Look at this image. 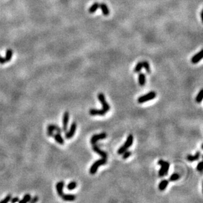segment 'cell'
<instances>
[{"mask_svg":"<svg viewBox=\"0 0 203 203\" xmlns=\"http://www.w3.org/2000/svg\"><path fill=\"white\" fill-rule=\"evenodd\" d=\"M158 164L161 166V168L158 172L159 177H163L166 175H168V172L170 168V163L168 162L164 161L163 160H158Z\"/></svg>","mask_w":203,"mask_h":203,"instance_id":"obj_1","label":"cell"},{"mask_svg":"<svg viewBox=\"0 0 203 203\" xmlns=\"http://www.w3.org/2000/svg\"><path fill=\"white\" fill-rule=\"evenodd\" d=\"M133 141V136L131 134H130L128 136L127 139L125 141V143L118 150V154H122L123 152H125V151H127L128 149L130 148V147L132 145Z\"/></svg>","mask_w":203,"mask_h":203,"instance_id":"obj_2","label":"cell"},{"mask_svg":"<svg viewBox=\"0 0 203 203\" xmlns=\"http://www.w3.org/2000/svg\"><path fill=\"white\" fill-rule=\"evenodd\" d=\"M107 162V158H101V159H99V160H96V161L92 164V166H91V168H90V173L93 175L95 174V173L97 172L99 167L100 166H101V165L106 164Z\"/></svg>","mask_w":203,"mask_h":203,"instance_id":"obj_3","label":"cell"},{"mask_svg":"<svg viewBox=\"0 0 203 203\" xmlns=\"http://www.w3.org/2000/svg\"><path fill=\"white\" fill-rule=\"evenodd\" d=\"M156 97H157V93L155 91H150L149 93H148L147 94L139 97L138 99V101L139 103H143L147 101H149L154 99Z\"/></svg>","mask_w":203,"mask_h":203,"instance_id":"obj_4","label":"cell"},{"mask_svg":"<svg viewBox=\"0 0 203 203\" xmlns=\"http://www.w3.org/2000/svg\"><path fill=\"white\" fill-rule=\"evenodd\" d=\"M97 97H98V99L99 100V101L101 102V103L102 107V110H103L105 113H107V112H109V110H110V105H109V103L107 102L106 99H105V95L102 93H99L97 95Z\"/></svg>","mask_w":203,"mask_h":203,"instance_id":"obj_5","label":"cell"},{"mask_svg":"<svg viewBox=\"0 0 203 203\" xmlns=\"http://www.w3.org/2000/svg\"><path fill=\"white\" fill-rule=\"evenodd\" d=\"M47 134L49 137H53V131H56L57 132L60 133H62L63 130L59 127L58 125H55V124H49L47 126Z\"/></svg>","mask_w":203,"mask_h":203,"instance_id":"obj_6","label":"cell"},{"mask_svg":"<svg viewBox=\"0 0 203 203\" xmlns=\"http://www.w3.org/2000/svg\"><path fill=\"white\" fill-rule=\"evenodd\" d=\"M76 127H77V125H76V122H72L71 125H70V130L66 132H65V138L66 139H70L72 138L74 135L75 132H76Z\"/></svg>","mask_w":203,"mask_h":203,"instance_id":"obj_7","label":"cell"},{"mask_svg":"<svg viewBox=\"0 0 203 203\" xmlns=\"http://www.w3.org/2000/svg\"><path fill=\"white\" fill-rule=\"evenodd\" d=\"M107 133L105 132H103V133H99V134H95L91 137V140H90V142L92 145L93 144H96L97 141L99 140H101V139H104L107 138Z\"/></svg>","mask_w":203,"mask_h":203,"instance_id":"obj_8","label":"cell"},{"mask_svg":"<svg viewBox=\"0 0 203 203\" xmlns=\"http://www.w3.org/2000/svg\"><path fill=\"white\" fill-rule=\"evenodd\" d=\"M69 122V112L68 111H66L63 114V131L66 132L68 130V124Z\"/></svg>","mask_w":203,"mask_h":203,"instance_id":"obj_9","label":"cell"},{"mask_svg":"<svg viewBox=\"0 0 203 203\" xmlns=\"http://www.w3.org/2000/svg\"><path fill=\"white\" fill-rule=\"evenodd\" d=\"M92 149L94 152H95L96 153L99 154L102 158H107V152H105V151H102L100 148L96 144H93V145Z\"/></svg>","mask_w":203,"mask_h":203,"instance_id":"obj_10","label":"cell"},{"mask_svg":"<svg viewBox=\"0 0 203 203\" xmlns=\"http://www.w3.org/2000/svg\"><path fill=\"white\" fill-rule=\"evenodd\" d=\"M202 49H201L199 53H197V54H195L191 59V63L193 64H197L199 63L200 60L202 59Z\"/></svg>","mask_w":203,"mask_h":203,"instance_id":"obj_11","label":"cell"},{"mask_svg":"<svg viewBox=\"0 0 203 203\" xmlns=\"http://www.w3.org/2000/svg\"><path fill=\"white\" fill-rule=\"evenodd\" d=\"M64 186V183L63 181H61L56 184V189L57 191V194L59 197H61L63 195V188Z\"/></svg>","mask_w":203,"mask_h":203,"instance_id":"obj_12","label":"cell"},{"mask_svg":"<svg viewBox=\"0 0 203 203\" xmlns=\"http://www.w3.org/2000/svg\"><path fill=\"white\" fill-rule=\"evenodd\" d=\"M89 112L91 116H104L106 114L102 109H99L98 110V109H91Z\"/></svg>","mask_w":203,"mask_h":203,"instance_id":"obj_13","label":"cell"},{"mask_svg":"<svg viewBox=\"0 0 203 203\" xmlns=\"http://www.w3.org/2000/svg\"><path fill=\"white\" fill-rule=\"evenodd\" d=\"M200 157V152L198 151L195 153V155H191V154H188L187 157V159L189 162H194L196 160H199Z\"/></svg>","mask_w":203,"mask_h":203,"instance_id":"obj_14","label":"cell"},{"mask_svg":"<svg viewBox=\"0 0 203 203\" xmlns=\"http://www.w3.org/2000/svg\"><path fill=\"white\" fill-rule=\"evenodd\" d=\"M99 8H100L101 10L103 15H105V16H109V14H110V11H109L107 5L105 3H101V4H99Z\"/></svg>","mask_w":203,"mask_h":203,"instance_id":"obj_15","label":"cell"},{"mask_svg":"<svg viewBox=\"0 0 203 203\" xmlns=\"http://www.w3.org/2000/svg\"><path fill=\"white\" fill-rule=\"evenodd\" d=\"M53 137L55 138V141L57 142V143H58L59 144H60V145H63V144L64 143V139H63V137H62V136L61 135V133H60L57 132L55 134H53Z\"/></svg>","mask_w":203,"mask_h":203,"instance_id":"obj_16","label":"cell"},{"mask_svg":"<svg viewBox=\"0 0 203 203\" xmlns=\"http://www.w3.org/2000/svg\"><path fill=\"white\" fill-rule=\"evenodd\" d=\"M138 82L139 84L141 86H143L146 82V76L143 73H139L138 76Z\"/></svg>","mask_w":203,"mask_h":203,"instance_id":"obj_17","label":"cell"},{"mask_svg":"<svg viewBox=\"0 0 203 203\" xmlns=\"http://www.w3.org/2000/svg\"><path fill=\"white\" fill-rule=\"evenodd\" d=\"M168 183L169 181L167 180V179H164V180L161 181L160 183H159V185H158V189L160 191H164L167 187Z\"/></svg>","mask_w":203,"mask_h":203,"instance_id":"obj_18","label":"cell"},{"mask_svg":"<svg viewBox=\"0 0 203 203\" xmlns=\"http://www.w3.org/2000/svg\"><path fill=\"white\" fill-rule=\"evenodd\" d=\"M62 199H63L65 201H73L76 199V196L74 195H64L62 196Z\"/></svg>","mask_w":203,"mask_h":203,"instance_id":"obj_19","label":"cell"},{"mask_svg":"<svg viewBox=\"0 0 203 203\" xmlns=\"http://www.w3.org/2000/svg\"><path fill=\"white\" fill-rule=\"evenodd\" d=\"M99 8V3H97V2H95L89 9V13H94Z\"/></svg>","mask_w":203,"mask_h":203,"instance_id":"obj_20","label":"cell"},{"mask_svg":"<svg viewBox=\"0 0 203 203\" xmlns=\"http://www.w3.org/2000/svg\"><path fill=\"white\" fill-rule=\"evenodd\" d=\"M13 56V51L12 49H7L6 51V54H5V59L6 61L7 62H9L11 60V58H12Z\"/></svg>","mask_w":203,"mask_h":203,"instance_id":"obj_21","label":"cell"},{"mask_svg":"<svg viewBox=\"0 0 203 203\" xmlns=\"http://www.w3.org/2000/svg\"><path fill=\"white\" fill-rule=\"evenodd\" d=\"M143 63V68L145 69L146 72L147 74H151V66L149 65V63H148L147 61H144L142 62Z\"/></svg>","mask_w":203,"mask_h":203,"instance_id":"obj_22","label":"cell"},{"mask_svg":"<svg viewBox=\"0 0 203 203\" xmlns=\"http://www.w3.org/2000/svg\"><path fill=\"white\" fill-rule=\"evenodd\" d=\"M142 69H143V63H142V62H139L135 66L133 71H134L135 73H139Z\"/></svg>","mask_w":203,"mask_h":203,"instance_id":"obj_23","label":"cell"},{"mask_svg":"<svg viewBox=\"0 0 203 203\" xmlns=\"http://www.w3.org/2000/svg\"><path fill=\"white\" fill-rule=\"evenodd\" d=\"M31 195L29 194H26L23 197V199H22V200H19V202L21 203H26V202H30V199H31Z\"/></svg>","mask_w":203,"mask_h":203,"instance_id":"obj_24","label":"cell"},{"mask_svg":"<svg viewBox=\"0 0 203 203\" xmlns=\"http://www.w3.org/2000/svg\"><path fill=\"white\" fill-rule=\"evenodd\" d=\"M202 98H203V91L202 90H200V91H199V93H198L197 97H196V101H197L198 103H201L202 101Z\"/></svg>","mask_w":203,"mask_h":203,"instance_id":"obj_25","label":"cell"},{"mask_svg":"<svg viewBox=\"0 0 203 203\" xmlns=\"http://www.w3.org/2000/svg\"><path fill=\"white\" fill-rule=\"evenodd\" d=\"M76 186H77V183H76V181H71L67 185V189L70 191H72V190L76 189Z\"/></svg>","mask_w":203,"mask_h":203,"instance_id":"obj_26","label":"cell"},{"mask_svg":"<svg viewBox=\"0 0 203 203\" xmlns=\"http://www.w3.org/2000/svg\"><path fill=\"white\" fill-rule=\"evenodd\" d=\"M180 178V176H179L178 173H173L170 176V179H169V181H174L178 180V179Z\"/></svg>","mask_w":203,"mask_h":203,"instance_id":"obj_27","label":"cell"},{"mask_svg":"<svg viewBox=\"0 0 203 203\" xmlns=\"http://www.w3.org/2000/svg\"><path fill=\"white\" fill-rule=\"evenodd\" d=\"M11 198H12V197H11V195H7L6 197H5V198L3 199V200H2L1 201H0V203H7V202H9L11 200Z\"/></svg>","mask_w":203,"mask_h":203,"instance_id":"obj_28","label":"cell"},{"mask_svg":"<svg viewBox=\"0 0 203 203\" xmlns=\"http://www.w3.org/2000/svg\"><path fill=\"white\" fill-rule=\"evenodd\" d=\"M123 156H122V158L123 159H126V158H128V157H130V156H131V151H125V152H123Z\"/></svg>","mask_w":203,"mask_h":203,"instance_id":"obj_29","label":"cell"},{"mask_svg":"<svg viewBox=\"0 0 203 203\" xmlns=\"http://www.w3.org/2000/svg\"><path fill=\"white\" fill-rule=\"evenodd\" d=\"M202 168H203L202 162L200 161L199 163H198V164H197V170L198 171H199V172H200V173H202Z\"/></svg>","mask_w":203,"mask_h":203,"instance_id":"obj_30","label":"cell"},{"mask_svg":"<svg viewBox=\"0 0 203 203\" xmlns=\"http://www.w3.org/2000/svg\"><path fill=\"white\" fill-rule=\"evenodd\" d=\"M38 200H39V198H38V197H37V196H34V197H33V198H31L30 202L32 203H35V202H36L38 201Z\"/></svg>","mask_w":203,"mask_h":203,"instance_id":"obj_31","label":"cell"},{"mask_svg":"<svg viewBox=\"0 0 203 203\" xmlns=\"http://www.w3.org/2000/svg\"><path fill=\"white\" fill-rule=\"evenodd\" d=\"M10 201L12 203H15V202H16L19 201V198L17 197H14V198H11V199Z\"/></svg>","mask_w":203,"mask_h":203,"instance_id":"obj_32","label":"cell"},{"mask_svg":"<svg viewBox=\"0 0 203 203\" xmlns=\"http://www.w3.org/2000/svg\"><path fill=\"white\" fill-rule=\"evenodd\" d=\"M5 63H6V61H5V58H3V57H2V56L0 55V64H4Z\"/></svg>","mask_w":203,"mask_h":203,"instance_id":"obj_33","label":"cell"},{"mask_svg":"<svg viewBox=\"0 0 203 203\" xmlns=\"http://www.w3.org/2000/svg\"><path fill=\"white\" fill-rule=\"evenodd\" d=\"M201 149H203V143H202L201 145Z\"/></svg>","mask_w":203,"mask_h":203,"instance_id":"obj_34","label":"cell"}]
</instances>
